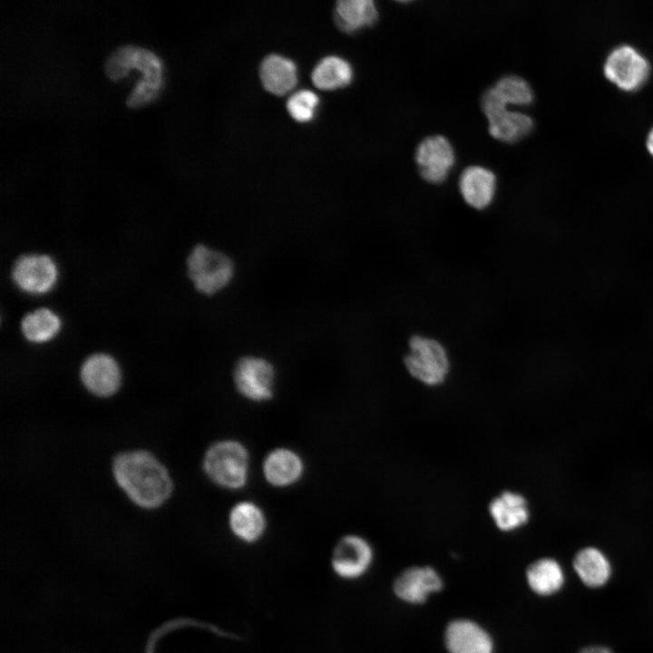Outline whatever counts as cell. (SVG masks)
Listing matches in <instances>:
<instances>
[{"instance_id":"cell-1","label":"cell","mask_w":653,"mask_h":653,"mask_svg":"<svg viewBox=\"0 0 653 653\" xmlns=\"http://www.w3.org/2000/svg\"><path fill=\"white\" fill-rule=\"evenodd\" d=\"M112 473L119 488L136 506L152 510L171 495L173 482L163 463L145 450L124 451L112 461Z\"/></svg>"},{"instance_id":"cell-2","label":"cell","mask_w":653,"mask_h":653,"mask_svg":"<svg viewBox=\"0 0 653 653\" xmlns=\"http://www.w3.org/2000/svg\"><path fill=\"white\" fill-rule=\"evenodd\" d=\"M132 68L143 73L126 100L130 108H137L155 100L163 84L161 60L148 49L134 45L121 46L106 59L104 69L107 76L118 81L126 76Z\"/></svg>"},{"instance_id":"cell-3","label":"cell","mask_w":653,"mask_h":653,"mask_svg":"<svg viewBox=\"0 0 653 653\" xmlns=\"http://www.w3.org/2000/svg\"><path fill=\"white\" fill-rule=\"evenodd\" d=\"M188 277L197 291L211 297L226 289L233 281L236 266L226 252L197 244L187 258Z\"/></svg>"},{"instance_id":"cell-4","label":"cell","mask_w":653,"mask_h":653,"mask_svg":"<svg viewBox=\"0 0 653 653\" xmlns=\"http://www.w3.org/2000/svg\"><path fill=\"white\" fill-rule=\"evenodd\" d=\"M404 365L414 380L429 387L443 385L451 368L449 355L443 345L433 337L421 335L409 340Z\"/></svg>"},{"instance_id":"cell-5","label":"cell","mask_w":653,"mask_h":653,"mask_svg":"<svg viewBox=\"0 0 653 653\" xmlns=\"http://www.w3.org/2000/svg\"><path fill=\"white\" fill-rule=\"evenodd\" d=\"M203 470L217 485L232 490L239 489L246 484L248 479V452L236 441L215 443L204 454Z\"/></svg>"},{"instance_id":"cell-6","label":"cell","mask_w":653,"mask_h":653,"mask_svg":"<svg viewBox=\"0 0 653 653\" xmlns=\"http://www.w3.org/2000/svg\"><path fill=\"white\" fill-rule=\"evenodd\" d=\"M276 372L264 357L245 356L235 364L233 381L238 391L253 401L268 400L273 395Z\"/></svg>"},{"instance_id":"cell-7","label":"cell","mask_w":653,"mask_h":653,"mask_svg":"<svg viewBox=\"0 0 653 653\" xmlns=\"http://www.w3.org/2000/svg\"><path fill=\"white\" fill-rule=\"evenodd\" d=\"M603 70L606 77L619 88L632 91L646 82L650 65L636 48L629 44H620L609 54Z\"/></svg>"},{"instance_id":"cell-8","label":"cell","mask_w":653,"mask_h":653,"mask_svg":"<svg viewBox=\"0 0 653 653\" xmlns=\"http://www.w3.org/2000/svg\"><path fill=\"white\" fill-rule=\"evenodd\" d=\"M11 277L15 285L30 295L49 292L57 281L58 270L54 259L45 254L20 256L14 263Z\"/></svg>"},{"instance_id":"cell-9","label":"cell","mask_w":653,"mask_h":653,"mask_svg":"<svg viewBox=\"0 0 653 653\" xmlns=\"http://www.w3.org/2000/svg\"><path fill=\"white\" fill-rule=\"evenodd\" d=\"M414 159L422 179L432 184L445 181L456 160L450 141L438 134L421 141L415 149Z\"/></svg>"},{"instance_id":"cell-10","label":"cell","mask_w":653,"mask_h":653,"mask_svg":"<svg viewBox=\"0 0 653 653\" xmlns=\"http://www.w3.org/2000/svg\"><path fill=\"white\" fill-rule=\"evenodd\" d=\"M373 560V550L361 536L349 534L336 544L332 557L333 571L343 580H356L364 575Z\"/></svg>"},{"instance_id":"cell-11","label":"cell","mask_w":653,"mask_h":653,"mask_svg":"<svg viewBox=\"0 0 653 653\" xmlns=\"http://www.w3.org/2000/svg\"><path fill=\"white\" fill-rule=\"evenodd\" d=\"M80 379L89 393L97 397L107 398L119 390L122 372L112 356L104 353H95L83 362Z\"/></svg>"},{"instance_id":"cell-12","label":"cell","mask_w":653,"mask_h":653,"mask_svg":"<svg viewBox=\"0 0 653 653\" xmlns=\"http://www.w3.org/2000/svg\"><path fill=\"white\" fill-rule=\"evenodd\" d=\"M458 188L463 201L471 208L482 210L493 201L497 179L490 169L481 165L466 167L459 177Z\"/></svg>"},{"instance_id":"cell-13","label":"cell","mask_w":653,"mask_h":653,"mask_svg":"<svg viewBox=\"0 0 653 653\" xmlns=\"http://www.w3.org/2000/svg\"><path fill=\"white\" fill-rule=\"evenodd\" d=\"M488 513L496 528L505 532L521 528L531 517L525 496L512 490L502 491L494 496L488 504Z\"/></svg>"},{"instance_id":"cell-14","label":"cell","mask_w":653,"mask_h":653,"mask_svg":"<svg viewBox=\"0 0 653 653\" xmlns=\"http://www.w3.org/2000/svg\"><path fill=\"white\" fill-rule=\"evenodd\" d=\"M445 645L450 653H492V642L487 632L467 619L451 622L445 630Z\"/></svg>"},{"instance_id":"cell-15","label":"cell","mask_w":653,"mask_h":653,"mask_svg":"<svg viewBox=\"0 0 653 653\" xmlns=\"http://www.w3.org/2000/svg\"><path fill=\"white\" fill-rule=\"evenodd\" d=\"M442 580L430 567H412L395 580L394 590L398 598L410 603H422L427 596L442 589Z\"/></svg>"},{"instance_id":"cell-16","label":"cell","mask_w":653,"mask_h":653,"mask_svg":"<svg viewBox=\"0 0 653 653\" xmlns=\"http://www.w3.org/2000/svg\"><path fill=\"white\" fill-rule=\"evenodd\" d=\"M572 568L580 581L590 589L606 586L613 574L608 556L593 546L584 547L576 552Z\"/></svg>"},{"instance_id":"cell-17","label":"cell","mask_w":653,"mask_h":653,"mask_svg":"<svg viewBox=\"0 0 653 653\" xmlns=\"http://www.w3.org/2000/svg\"><path fill=\"white\" fill-rule=\"evenodd\" d=\"M259 74L263 87L275 95L289 93L297 83L296 64L278 54H270L263 60Z\"/></svg>"},{"instance_id":"cell-18","label":"cell","mask_w":653,"mask_h":653,"mask_svg":"<svg viewBox=\"0 0 653 653\" xmlns=\"http://www.w3.org/2000/svg\"><path fill=\"white\" fill-rule=\"evenodd\" d=\"M304 467L300 457L291 450L277 449L267 456L263 471L267 481L274 486H288L297 482Z\"/></svg>"},{"instance_id":"cell-19","label":"cell","mask_w":653,"mask_h":653,"mask_svg":"<svg viewBox=\"0 0 653 653\" xmlns=\"http://www.w3.org/2000/svg\"><path fill=\"white\" fill-rule=\"evenodd\" d=\"M229 522L233 534L248 543L257 541L266 530L262 511L251 502L236 504L230 512Z\"/></svg>"},{"instance_id":"cell-20","label":"cell","mask_w":653,"mask_h":653,"mask_svg":"<svg viewBox=\"0 0 653 653\" xmlns=\"http://www.w3.org/2000/svg\"><path fill=\"white\" fill-rule=\"evenodd\" d=\"M526 579L530 588L536 594L551 596L563 588L565 573L560 563L555 559L541 558L528 567Z\"/></svg>"},{"instance_id":"cell-21","label":"cell","mask_w":653,"mask_h":653,"mask_svg":"<svg viewBox=\"0 0 653 653\" xmlns=\"http://www.w3.org/2000/svg\"><path fill=\"white\" fill-rule=\"evenodd\" d=\"M488 123L491 136L505 143H514L523 139L534 127V122L530 115L509 109L488 120Z\"/></svg>"},{"instance_id":"cell-22","label":"cell","mask_w":653,"mask_h":653,"mask_svg":"<svg viewBox=\"0 0 653 653\" xmlns=\"http://www.w3.org/2000/svg\"><path fill=\"white\" fill-rule=\"evenodd\" d=\"M378 17L372 0H341L336 5V21L339 28L353 33L374 24Z\"/></svg>"},{"instance_id":"cell-23","label":"cell","mask_w":653,"mask_h":653,"mask_svg":"<svg viewBox=\"0 0 653 653\" xmlns=\"http://www.w3.org/2000/svg\"><path fill=\"white\" fill-rule=\"evenodd\" d=\"M314 85L324 91H332L348 85L353 80L350 63L337 56L323 58L313 69Z\"/></svg>"},{"instance_id":"cell-24","label":"cell","mask_w":653,"mask_h":653,"mask_svg":"<svg viewBox=\"0 0 653 653\" xmlns=\"http://www.w3.org/2000/svg\"><path fill=\"white\" fill-rule=\"evenodd\" d=\"M61 328L60 317L47 307H40L25 314L21 320L24 337L34 344L53 339Z\"/></svg>"},{"instance_id":"cell-25","label":"cell","mask_w":653,"mask_h":653,"mask_svg":"<svg viewBox=\"0 0 653 653\" xmlns=\"http://www.w3.org/2000/svg\"><path fill=\"white\" fill-rule=\"evenodd\" d=\"M492 87L506 106L530 105L534 99V93L530 83L518 75H504Z\"/></svg>"},{"instance_id":"cell-26","label":"cell","mask_w":653,"mask_h":653,"mask_svg":"<svg viewBox=\"0 0 653 653\" xmlns=\"http://www.w3.org/2000/svg\"><path fill=\"white\" fill-rule=\"evenodd\" d=\"M319 104L318 96L309 90H300L292 94L287 102L289 115L298 122H310Z\"/></svg>"},{"instance_id":"cell-27","label":"cell","mask_w":653,"mask_h":653,"mask_svg":"<svg viewBox=\"0 0 653 653\" xmlns=\"http://www.w3.org/2000/svg\"><path fill=\"white\" fill-rule=\"evenodd\" d=\"M578 653H614L610 648L604 645H590L586 646Z\"/></svg>"},{"instance_id":"cell-28","label":"cell","mask_w":653,"mask_h":653,"mask_svg":"<svg viewBox=\"0 0 653 653\" xmlns=\"http://www.w3.org/2000/svg\"><path fill=\"white\" fill-rule=\"evenodd\" d=\"M647 147L650 153L653 155V128L650 130V132L648 134L647 138Z\"/></svg>"}]
</instances>
